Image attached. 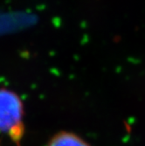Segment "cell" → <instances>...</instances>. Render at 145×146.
<instances>
[{
    "instance_id": "1",
    "label": "cell",
    "mask_w": 145,
    "mask_h": 146,
    "mask_svg": "<svg viewBox=\"0 0 145 146\" xmlns=\"http://www.w3.org/2000/svg\"><path fill=\"white\" fill-rule=\"evenodd\" d=\"M24 106L13 91L0 88V132L7 135L18 145L24 135Z\"/></svg>"
},
{
    "instance_id": "2",
    "label": "cell",
    "mask_w": 145,
    "mask_h": 146,
    "mask_svg": "<svg viewBox=\"0 0 145 146\" xmlns=\"http://www.w3.org/2000/svg\"><path fill=\"white\" fill-rule=\"evenodd\" d=\"M48 146H89L83 139L70 132H60L51 139Z\"/></svg>"
}]
</instances>
